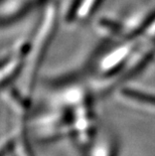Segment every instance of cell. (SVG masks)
<instances>
[{
    "label": "cell",
    "mask_w": 155,
    "mask_h": 156,
    "mask_svg": "<svg viewBox=\"0 0 155 156\" xmlns=\"http://www.w3.org/2000/svg\"><path fill=\"white\" fill-rule=\"evenodd\" d=\"M79 86H70L51 94L48 109L34 123L38 137L44 142L72 137L81 144L92 140L94 129L93 114Z\"/></svg>",
    "instance_id": "cell-1"
},
{
    "label": "cell",
    "mask_w": 155,
    "mask_h": 156,
    "mask_svg": "<svg viewBox=\"0 0 155 156\" xmlns=\"http://www.w3.org/2000/svg\"><path fill=\"white\" fill-rule=\"evenodd\" d=\"M58 17L57 2L48 3L30 38L25 42L23 64L20 75L14 84L17 89L14 94L7 98L27 109L31 104L41 66L57 31Z\"/></svg>",
    "instance_id": "cell-2"
},
{
    "label": "cell",
    "mask_w": 155,
    "mask_h": 156,
    "mask_svg": "<svg viewBox=\"0 0 155 156\" xmlns=\"http://www.w3.org/2000/svg\"><path fill=\"white\" fill-rule=\"evenodd\" d=\"M24 51L25 42H19L12 51L0 58V93L17 81L23 64Z\"/></svg>",
    "instance_id": "cell-3"
},
{
    "label": "cell",
    "mask_w": 155,
    "mask_h": 156,
    "mask_svg": "<svg viewBox=\"0 0 155 156\" xmlns=\"http://www.w3.org/2000/svg\"><path fill=\"white\" fill-rule=\"evenodd\" d=\"M44 0H0V26L23 17Z\"/></svg>",
    "instance_id": "cell-4"
},
{
    "label": "cell",
    "mask_w": 155,
    "mask_h": 156,
    "mask_svg": "<svg viewBox=\"0 0 155 156\" xmlns=\"http://www.w3.org/2000/svg\"><path fill=\"white\" fill-rule=\"evenodd\" d=\"M15 117L14 127V146L12 154L14 156H36L28 139V118L27 114L13 113Z\"/></svg>",
    "instance_id": "cell-5"
},
{
    "label": "cell",
    "mask_w": 155,
    "mask_h": 156,
    "mask_svg": "<svg viewBox=\"0 0 155 156\" xmlns=\"http://www.w3.org/2000/svg\"><path fill=\"white\" fill-rule=\"evenodd\" d=\"M124 94L128 100L137 102L136 104L155 107V96H153V94L144 93L141 91H135V90H127V91L124 92Z\"/></svg>",
    "instance_id": "cell-6"
}]
</instances>
